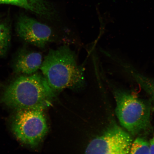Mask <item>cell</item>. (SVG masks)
<instances>
[{
	"mask_svg": "<svg viewBox=\"0 0 154 154\" xmlns=\"http://www.w3.org/2000/svg\"><path fill=\"white\" fill-rule=\"evenodd\" d=\"M54 92L43 75L38 74L19 77L5 88L2 103L17 110H44L51 105Z\"/></svg>",
	"mask_w": 154,
	"mask_h": 154,
	"instance_id": "obj_1",
	"label": "cell"
},
{
	"mask_svg": "<svg viewBox=\"0 0 154 154\" xmlns=\"http://www.w3.org/2000/svg\"><path fill=\"white\" fill-rule=\"evenodd\" d=\"M40 69L54 92L78 87L84 82L83 69L77 63L74 52L66 45L50 50Z\"/></svg>",
	"mask_w": 154,
	"mask_h": 154,
	"instance_id": "obj_2",
	"label": "cell"
},
{
	"mask_svg": "<svg viewBox=\"0 0 154 154\" xmlns=\"http://www.w3.org/2000/svg\"><path fill=\"white\" fill-rule=\"evenodd\" d=\"M116 114L122 126L133 136L143 135L152 129L151 106L128 92H114Z\"/></svg>",
	"mask_w": 154,
	"mask_h": 154,
	"instance_id": "obj_3",
	"label": "cell"
},
{
	"mask_svg": "<svg viewBox=\"0 0 154 154\" xmlns=\"http://www.w3.org/2000/svg\"><path fill=\"white\" fill-rule=\"evenodd\" d=\"M18 111L11 124L13 133L21 143L31 147H35L43 139L48 131L44 110Z\"/></svg>",
	"mask_w": 154,
	"mask_h": 154,
	"instance_id": "obj_4",
	"label": "cell"
},
{
	"mask_svg": "<svg viewBox=\"0 0 154 154\" xmlns=\"http://www.w3.org/2000/svg\"><path fill=\"white\" fill-rule=\"evenodd\" d=\"M131 135L116 125L110 126L103 134L91 140L86 154L130 153Z\"/></svg>",
	"mask_w": 154,
	"mask_h": 154,
	"instance_id": "obj_5",
	"label": "cell"
},
{
	"mask_svg": "<svg viewBox=\"0 0 154 154\" xmlns=\"http://www.w3.org/2000/svg\"><path fill=\"white\" fill-rule=\"evenodd\" d=\"M16 30L23 40L40 48L45 47L53 35L52 30L47 25L24 14L19 17Z\"/></svg>",
	"mask_w": 154,
	"mask_h": 154,
	"instance_id": "obj_6",
	"label": "cell"
},
{
	"mask_svg": "<svg viewBox=\"0 0 154 154\" xmlns=\"http://www.w3.org/2000/svg\"><path fill=\"white\" fill-rule=\"evenodd\" d=\"M0 4L20 7L48 20L53 19L57 12L54 5L48 0H0Z\"/></svg>",
	"mask_w": 154,
	"mask_h": 154,
	"instance_id": "obj_7",
	"label": "cell"
},
{
	"mask_svg": "<svg viewBox=\"0 0 154 154\" xmlns=\"http://www.w3.org/2000/svg\"><path fill=\"white\" fill-rule=\"evenodd\" d=\"M43 61L40 53L23 51L19 54L13 66L15 72L31 75L40 69Z\"/></svg>",
	"mask_w": 154,
	"mask_h": 154,
	"instance_id": "obj_8",
	"label": "cell"
},
{
	"mask_svg": "<svg viewBox=\"0 0 154 154\" xmlns=\"http://www.w3.org/2000/svg\"><path fill=\"white\" fill-rule=\"evenodd\" d=\"M11 39V30L6 23H0V57L7 53Z\"/></svg>",
	"mask_w": 154,
	"mask_h": 154,
	"instance_id": "obj_9",
	"label": "cell"
},
{
	"mask_svg": "<svg viewBox=\"0 0 154 154\" xmlns=\"http://www.w3.org/2000/svg\"><path fill=\"white\" fill-rule=\"evenodd\" d=\"M130 153L150 154L149 142L142 137L137 138L132 142Z\"/></svg>",
	"mask_w": 154,
	"mask_h": 154,
	"instance_id": "obj_10",
	"label": "cell"
},
{
	"mask_svg": "<svg viewBox=\"0 0 154 154\" xmlns=\"http://www.w3.org/2000/svg\"><path fill=\"white\" fill-rule=\"evenodd\" d=\"M150 154H154V135L149 142Z\"/></svg>",
	"mask_w": 154,
	"mask_h": 154,
	"instance_id": "obj_11",
	"label": "cell"
},
{
	"mask_svg": "<svg viewBox=\"0 0 154 154\" xmlns=\"http://www.w3.org/2000/svg\"><path fill=\"white\" fill-rule=\"evenodd\" d=\"M153 92L152 96H153V101H154V88L153 89Z\"/></svg>",
	"mask_w": 154,
	"mask_h": 154,
	"instance_id": "obj_12",
	"label": "cell"
},
{
	"mask_svg": "<svg viewBox=\"0 0 154 154\" xmlns=\"http://www.w3.org/2000/svg\"><path fill=\"white\" fill-rule=\"evenodd\" d=\"M0 18H1V17H0Z\"/></svg>",
	"mask_w": 154,
	"mask_h": 154,
	"instance_id": "obj_13",
	"label": "cell"
}]
</instances>
